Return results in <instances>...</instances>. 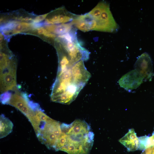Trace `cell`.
Listing matches in <instances>:
<instances>
[{"label": "cell", "instance_id": "7a4b0ae2", "mask_svg": "<svg viewBox=\"0 0 154 154\" xmlns=\"http://www.w3.org/2000/svg\"><path fill=\"white\" fill-rule=\"evenodd\" d=\"M72 67L58 72L52 87L51 99L53 102L69 104L74 101L84 86L77 83L72 73Z\"/></svg>", "mask_w": 154, "mask_h": 154}, {"label": "cell", "instance_id": "ba28073f", "mask_svg": "<svg viewBox=\"0 0 154 154\" xmlns=\"http://www.w3.org/2000/svg\"><path fill=\"white\" fill-rule=\"evenodd\" d=\"M143 80V78L135 69L123 75L118 82L121 87L127 90H131L138 88Z\"/></svg>", "mask_w": 154, "mask_h": 154}, {"label": "cell", "instance_id": "8fae6325", "mask_svg": "<svg viewBox=\"0 0 154 154\" xmlns=\"http://www.w3.org/2000/svg\"><path fill=\"white\" fill-rule=\"evenodd\" d=\"M119 141L127 148L128 151H133L139 149V140L133 128L129 129Z\"/></svg>", "mask_w": 154, "mask_h": 154}, {"label": "cell", "instance_id": "8992f818", "mask_svg": "<svg viewBox=\"0 0 154 154\" xmlns=\"http://www.w3.org/2000/svg\"><path fill=\"white\" fill-rule=\"evenodd\" d=\"M16 65L12 59L8 67L0 71V91L5 93L12 90L17 86Z\"/></svg>", "mask_w": 154, "mask_h": 154}, {"label": "cell", "instance_id": "4fadbf2b", "mask_svg": "<svg viewBox=\"0 0 154 154\" xmlns=\"http://www.w3.org/2000/svg\"><path fill=\"white\" fill-rule=\"evenodd\" d=\"M71 22L56 25L54 34L60 35L70 33L74 29Z\"/></svg>", "mask_w": 154, "mask_h": 154}, {"label": "cell", "instance_id": "3957f363", "mask_svg": "<svg viewBox=\"0 0 154 154\" xmlns=\"http://www.w3.org/2000/svg\"><path fill=\"white\" fill-rule=\"evenodd\" d=\"M88 13L96 21L95 31L110 33L117 31L118 25L112 16L109 4L106 2H100Z\"/></svg>", "mask_w": 154, "mask_h": 154}, {"label": "cell", "instance_id": "e0dca14e", "mask_svg": "<svg viewBox=\"0 0 154 154\" xmlns=\"http://www.w3.org/2000/svg\"><path fill=\"white\" fill-rule=\"evenodd\" d=\"M141 154H146L145 151H143V152H142Z\"/></svg>", "mask_w": 154, "mask_h": 154}, {"label": "cell", "instance_id": "5b68a950", "mask_svg": "<svg viewBox=\"0 0 154 154\" xmlns=\"http://www.w3.org/2000/svg\"><path fill=\"white\" fill-rule=\"evenodd\" d=\"M12 106L19 110L28 120L34 116L36 110L39 108L36 103L31 102L24 94L17 92L11 95H8L4 104Z\"/></svg>", "mask_w": 154, "mask_h": 154}, {"label": "cell", "instance_id": "9a60e30c", "mask_svg": "<svg viewBox=\"0 0 154 154\" xmlns=\"http://www.w3.org/2000/svg\"><path fill=\"white\" fill-rule=\"evenodd\" d=\"M37 33L39 35H42L45 37L52 39L56 37V35L47 31L45 28L41 27L36 29Z\"/></svg>", "mask_w": 154, "mask_h": 154}, {"label": "cell", "instance_id": "52a82bcc", "mask_svg": "<svg viewBox=\"0 0 154 154\" xmlns=\"http://www.w3.org/2000/svg\"><path fill=\"white\" fill-rule=\"evenodd\" d=\"M134 68L144 80H150L153 75L152 60L147 53L142 54L137 59L134 64Z\"/></svg>", "mask_w": 154, "mask_h": 154}, {"label": "cell", "instance_id": "9c48e42d", "mask_svg": "<svg viewBox=\"0 0 154 154\" xmlns=\"http://www.w3.org/2000/svg\"><path fill=\"white\" fill-rule=\"evenodd\" d=\"M71 22L77 29L84 32L95 30L97 26L96 21L88 13L76 15Z\"/></svg>", "mask_w": 154, "mask_h": 154}, {"label": "cell", "instance_id": "7c38bea8", "mask_svg": "<svg viewBox=\"0 0 154 154\" xmlns=\"http://www.w3.org/2000/svg\"><path fill=\"white\" fill-rule=\"evenodd\" d=\"M13 124L11 121L3 114L0 117V138L7 136L12 131Z\"/></svg>", "mask_w": 154, "mask_h": 154}, {"label": "cell", "instance_id": "2e32d148", "mask_svg": "<svg viewBox=\"0 0 154 154\" xmlns=\"http://www.w3.org/2000/svg\"><path fill=\"white\" fill-rule=\"evenodd\" d=\"M49 13H46L42 15L37 16L33 19L32 21V23H38L40 22L43 21L44 19H46L48 16Z\"/></svg>", "mask_w": 154, "mask_h": 154}, {"label": "cell", "instance_id": "6da1fadb", "mask_svg": "<svg viewBox=\"0 0 154 154\" xmlns=\"http://www.w3.org/2000/svg\"><path fill=\"white\" fill-rule=\"evenodd\" d=\"M61 133L57 141V151L68 154H88L94 143V134L84 121L75 120L70 124L62 123Z\"/></svg>", "mask_w": 154, "mask_h": 154}, {"label": "cell", "instance_id": "30bf717a", "mask_svg": "<svg viewBox=\"0 0 154 154\" xmlns=\"http://www.w3.org/2000/svg\"><path fill=\"white\" fill-rule=\"evenodd\" d=\"M53 13H52L51 15L46 19L45 25H58L70 23L76 15L63 8L58 9Z\"/></svg>", "mask_w": 154, "mask_h": 154}, {"label": "cell", "instance_id": "5bb4252c", "mask_svg": "<svg viewBox=\"0 0 154 154\" xmlns=\"http://www.w3.org/2000/svg\"><path fill=\"white\" fill-rule=\"evenodd\" d=\"M11 60L6 54L0 52V71L7 68L9 65Z\"/></svg>", "mask_w": 154, "mask_h": 154}, {"label": "cell", "instance_id": "277c9868", "mask_svg": "<svg viewBox=\"0 0 154 154\" xmlns=\"http://www.w3.org/2000/svg\"><path fill=\"white\" fill-rule=\"evenodd\" d=\"M61 123L50 118L37 136L39 140L48 149L54 150L61 132Z\"/></svg>", "mask_w": 154, "mask_h": 154}]
</instances>
